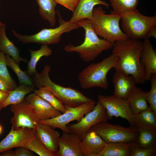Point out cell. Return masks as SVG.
<instances>
[{"label": "cell", "instance_id": "cell-1", "mask_svg": "<svg viewBox=\"0 0 156 156\" xmlns=\"http://www.w3.org/2000/svg\"><path fill=\"white\" fill-rule=\"evenodd\" d=\"M142 47V42L130 39L117 41L112 47V53L118 57L114 68L116 71L133 76L136 84L146 81L140 60Z\"/></svg>", "mask_w": 156, "mask_h": 156}, {"label": "cell", "instance_id": "cell-2", "mask_svg": "<svg viewBox=\"0 0 156 156\" xmlns=\"http://www.w3.org/2000/svg\"><path fill=\"white\" fill-rule=\"evenodd\" d=\"M50 66H46L42 72L36 73L31 77L35 87H46L64 105L76 107L86 103H93L94 100L85 96L79 91L70 87H66L53 82L49 77Z\"/></svg>", "mask_w": 156, "mask_h": 156}, {"label": "cell", "instance_id": "cell-3", "mask_svg": "<svg viewBox=\"0 0 156 156\" xmlns=\"http://www.w3.org/2000/svg\"><path fill=\"white\" fill-rule=\"evenodd\" d=\"M78 22L85 30L84 41L78 46L66 45L64 47L66 52L77 53L82 60L89 62L94 60L103 51L112 48L113 44L98 37L93 29L90 20L84 19Z\"/></svg>", "mask_w": 156, "mask_h": 156}, {"label": "cell", "instance_id": "cell-4", "mask_svg": "<svg viewBox=\"0 0 156 156\" xmlns=\"http://www.w3.org/2000/svg\"><path fill=\"white\" fill-rule=\"evenodd\" d=\"M120 15L112 11L110 14H106L100 5L94 8L92 18L90 20L96 34L113 44L117 41L129 39L120 27Z\"/></svg>", "mask_w": 156, "mask_h": 156}, {"label": "cell", "instance_id": "cell-5", "mask_svg": "<svg viewBox=\"0 0 156 156\" xmlns=\"http://www.w3.org/2000/svg\"><path fill=\"white\" fill-rule=\"evenodd\" d=\"M118 57L112 53L101 61L92 63L83 69L79 74L78 79L81 88L87 89L98 87L107 89L109 86L107 75L114 68Z\"/></svg>", "mask_w": 156, "mask_h": 156}, {"label": "cell", "instance_id": "cell-6", "mask_svg": "<svg viewBox=\"0 0 156 156\" xmlns=\"http://www.w3.org/2000/svg\"><path fill=\"white\" fill-rule=\"evenodd\" d=\"M56 14L58 15L59 25L56 28H44L38 33L31 35H21L13 30L12 31V34L18 41L23 44L34 43L48 45L58 43L63 33L81 27L78 22L74 23L69 21L63 20L58 10L56 11Z\"/></svg>", "mask_w": 156, "mask_h": 156}, {"label": "cell", "instance_id": "cell-7", "mask_svg": "<svg viewBox=\"0 0 156 156\" xmlns=\"http://www.w3.org/2000/svg\"><path fill=\"white\" fill-rule=\"evenodd\" d=\"M120 16L123 32L130 39H144L150 29L156 26V16H145L137 9L124 13Z\"/></svg>", "mask_w": 156, "mask_h": 156}, {"label": "cell", "instance_id": "cell-8", "mask_svg": "<svg viewBox=\"0 0 156 156\" xmlns=\"http://www.w3.org/2000/svg\"><path fill=\"white\" fill-rule=\"evenodd\" d=\"M89 131L99 135L106 143H130L135 141L138 135L137 130L135 127L113 125L107 121L98 123L92 127Z\"/></svg>", "mask_w": 156, "mask_h": 156}, {"label": "cell", "instance_id": "cell-9", "mask_svg": "<svg viewBox=\"0 0 156 156\" xmlns=\"http://www.w3.org/2000/svg\"><path fill=\"white\" fill-rule=\"evenodd\" d=\"M96 104L90 103H83L76 107L65 105V112L53 118L40 120L38 122L49 125L53 128H58L63 132L68 133L67 125L70 122H79L84 116L91 111Z\"/></svg>", "mask_w": 156, "mask_h": 156}, {"label": "cell", "instance_id": "cell-10", "mask_svg": "<svg viewBox=\"0 0 156 156\" xmlns=\"http://www.w3.org/2000/svg\"><path fill=\"white\" fill-rule=\"evenodd\" d=\"M109 119L105 109L98 100L93 109L86 114L85 117L76 123L68 124L67 127L68 133L76 134L82 139L92 127Z\"/></svg>", "mask_w": 156, "mask_h": 156}, {"label": "cell", "instance_id": "cell-11", "mask_svg": "<svg viewBox=\"0 0 156 156\" xmlns=\"http://www.w3.org/2000/svg\"><path fill=\"white\" fill-rule=\"evenodd\" d=\"M98 101L105 109L109 119L113 116L127 120L134 127L133 115L126 99L113 95H99Z\"/></svg>", "mask_w": 156, "mask_h": 156}, {"label": "cell", "instance_id": "cell-12", "mask_svg": "<svg viewBox=\"0 0 156 156\" xmlns=\"http://www.w3.org/2000/svg\"><path fill=\"white\" fill-rule=\"evenodd\" d=\"M10 108L14 114L10 120L12 128L35 129L38 120L32 108L25 99L19 103L11 105Z\"/></svg>", "mask_w": 156, "mask_h": 156}, {"label": "cell", "instance_id": "cell-13", "mask_svg": "<svg viewBox=\"0 0 156 156\" xmlns=\"http://www.w3.org/2000/svg\"><path fill=\"white\" fill-rule=\"evenodd\" d=\"M35 129L21 128L14 129L11 128L8 135L0 142V153L5 150L25 146L35 136Z\"/></svg>", "mask_w": 156, "mask_h": 156}, {"label": "cell", "instance_id": "cell-14", "mask_svg": "<svg viewBox=\"0 0 156 156\" xmlns=\"http://www.w3.org/2000/svg\"><path fill=\"white\" fill-rule=\"evenodd\" d=\"M81 140L76 134L63 132L59 139L55 156H84L80 148Z\"/></svg>", "mask_w": 156, "mask_h": 156}, {"label": "cell", "instance_id": "cell-15", "mask_svg": "<svg viewBox=\"0 0 156 156\" xmlns=\"http://www.w3.org/2000/svg\"><path fill=\"white\" fill-rule=\"evenodd\" d=\"M53 128L49 125L38 122L35 128V136L49 151L55 155L60 134Z\"/></svg>", "mask_w": 156, "mask_h": 156}, {"label": "cell", "instance_id": "cell-16", "mask_svg": "<svg viewBox=\"0 0 156 156\" xmlns=\"http://www.w3.org/2000/svg\"><path fill=\"white\" fill-rule=\"evenodd\" d=\"M25 99L32 108L38 121L52 118L62 113L34 92L26 96Z\"/></svg>", "mask_w": 156, "mask_h": 156}, {"label": "cell", "instance_id": "cell-17", "mask_svg": "<svg viewBox=\"0 0 156 156\" xmlns=\"http://www.w3.org/2000/svg\"><path fill=\"white\" fill-rule=\"evenodd\" d=\"M144 39L140 60L147 81L152 75L156 74V52L149 39Z\"/></svg>", "mask_w": 156, "mask_h": 156}, {"label": "cell", "instance_id": "cell-18", "mask_svg": "<svg viewBox=\"0 0 156 156\" xmlns=\"http://www.w3.org/2000/svg\"><path fill=\"white\" fill-rule=\"evenodd\" d=\"M112 81L114 86L113 95L124 99H127L136 86L133 76L118 71L114 73Z\"/></svg>", "mask_w": 156, "mask_h": 156}, {"label": "cell", "instance_id": "cell-19", "mask_svg": "<svg viewBox=\"0 0 156 156\" xmlns=\"http://www.w3.org/2000/svg\"><path fill=\"white\" fill-rule=\"evenodd\" d=\"M98 5H103L107 8L110 6L107 2L101 0H79L69 21L76 23L84 19L91 20L94 7Z\"/></svg>", "mask_w": 156, "mask_h": 156}, {"label": "cell", "instance_id": "cell-20", "mask_svg": "<svg viewBox=\"0 0 156 156\" xmlns=\"http://www.w3.org/2000/svg\"><path fill=\"white\" fill-rule=\"evenodd\" d=\"M105 144L99 135L89 131L81 139L80 148L84 156H97L104 148Z\"/></svg>", "mask_w": 156, "mask_h": 156}, {"label": "cell", "instance_id": "cell-21", "mask_svg": "<svg viewBox=\"0 0 156 156\" xmlns=\"http://www.w3.org/2000/svg\"><path fill=\"white\" fill-rule=\"evenodd\" d=\"M5 27V24L0 27V51L11 57L18 65L21 61L27 62V59L20 56L19 50L7 37Z\"/></svg>", "mask_w": 156, "mask_h": 156}, {"label": "cell", "instance_id": "cell-22", "mask_svg": "<svg viewBox=\"0 0 156 156\" xmlns=\"http://www.w3.org/2000/svg\"><path fill=\"white\" fill-rule=\"evenodd\" d=\"M146 93L142 88L136 86L126 99L134 114L149 108Z\"/></svg>", "mask_w": 156, "mask_h": 156}, {"label": "cell", "instance_id": "cell-23", "mask_svg": "<svg viewBox=\"0 0 156 156\" xmlns=\"http://www.w3.org/2000/svg\"><path fill=\"white\" fill-rule=\"evenodd\" d=\"M134 127L136 129H156V113L149 108L133 115Z\"/></svg>", "mask_w": 156, "mask_h": 156}, {"label": "cell", "instance_id": "cell-24", "mask_svg": "<svg viewBox=\"0 0 156 156\" xmlns=\"http://www.w3.org/2000/svg\"><path fill=\"white\" fill-rule=\"evenodd\" d=\"M35 90V87L25 84H21L14 89L8 91L9 93L6 100L0 105V107L5 108L9 105L15 104L22 101L25 96Z\"/></svg>", "mask_w": 156, "mask_h": 156}, {"label": "cell", "instance_id": "cell-25", "mask_svg": "<svg viewBox=\"0 0 156 156\" xmlns=\"http://www.w3.org/2000/svg\"><path fill=\"white\" fill-rule=\"evenodd\" d=\"M97 156H131L129 143H105L104 148Z\"/></svg>", "mask_w": 156, "mask_h": 156}, {"label": "cell", "instance_id": "cell-26", "mask_svg": "<svg viewBox=\"0 0 156 156\" xmlns=\"http://www.w3.org/2000/svg\"><path fill=\"white\" fill-rule=\"evenodd\" d=\"M39 7V13L42 18L51 26L56 22L55 11L57 3L54 0H36Z\"/></svg>", "mask_w": 156, "mask_h": 156}, {"label": "cell", "instance_id": "cell-27", "mask_svg": "<svg viewBox=\"0 0 156 156\" xmlns=\"http://www.w3.org/2000/svg\"><path fill=\"white\" fill-rule=\"evenodd\" d=\"M31 58L28 62L26 71L31 77L37 72L36 66L40 59L43 56L48 57L52 53V51L47 45H42L40 49L36 51L30 49Z\"/></svg>", "mask_w": 156, "mask_h": 156}, {"label": "cell", "instance_id": "cell-28", "mask_svg": "<svg viewBox=\"0 0 156 156\" xmlns=\"http://www.w3.org/2000/svg\"><path fill=\"white\" fill-rule=\"evenodd\" d=\"M138 135L135 144L139 147L148 148L156 145V129L148 128L136 129Z\"/></svg>", "mask_w": 156, "mask_h": 156}, {"label": "cell", "instance_id": "cell-29", "mask_svg": "<svg viewBox=\"0 0 156 156\" xmlns=\"http://www.w3.org/2000/svg\"><path fill=\"white\" fill-rule=\"evenodd\" d=\"M35 90L34 92L46 101L55 109L62 113L66 110L65 105L46 87H41Z\"/></svg>", "mask_w": 156, "mask_h": 156}, {"label": "cell", "instance_id": "cell-30", "mask_svg": "<svg viewBox=\"0 0 156 156\" xmlns=\"http://www.w3.org/2000/svg\"><path fill=\"white\" fill-rule=\"evenodd\" d=\"M5 61L7 66L11 68L17 75L19 83L34 87L33 80L26 71L22 70L19 65L10 57L5 55Z\"/></svg>", "mask_w": 156, "mask_h": 156}, {"label": "cell", "instance_id": "cell-31", "mask_svg": "<svg viewBox=\"0 0 156 156\" xmlns=\"http://www.w3.org/2000/svg\"><path fill=\"white\" fill-rule=\"evenodd\" d=\"M113 12L116 14H121L135 10L139 0H109Z\"/></svg>", "mask_w": 156, "mask_h": 156}, {"label": "cell", "instance_id": "cell-32", "mask_svg": "<svg viewBox=\"0 0 156 156\" xmlns=\"http://www.w3.org/2000/svg\"><path fill=\"white\" fill-rule=\"evenodd\" d=\"M25 146L40 156H55V153L49 151L35 136L29 140Z\"/></svg>", "mask_w": 156, "mask_h": 156}, {"label": "cell", "instance_id": "cell-33", "mask_svg": "<svg viewBox=\"0 0 156 156\" xmlns=\"http://www.w3.org/2000/svg\"><path fill=\"white\" fill-rule=\"evenodd\" d=\"M5 61V55L0 51V75L7 82L11 90L18 86L16 82L11 77L8 70Z\"/></svg>", "mask_w": 156, "mask_h": 156}, {"label": "cell", "instance_id": "cell-34", "mask_svg": "<svg viewBox=\"0 0 156 156\" xmlns=\"http://www.w3.org/2000/svg\"><path fill=\"white\" fill-rule=\"evenodd\" d=\"M131 148V156H155L156 155V145L145 148L136 145L134 141L129 143Z\"/></svg>", "mask_w": 156, "mask_h": 156}, {"label": "cell", "instance_id": "cell-35", "mask_svg": "<svg viewBox=\"0 0 156 156\" xmlns=\"http://www.w3.org/2000/svg\"><path fill=\"white\" fill-rule=\"evenodd\" d=\"M150 80L151 88L150 91L146 92V99L149 108L156 113V74L152 75Z\"/></svg>", "mask_w": 156, "mask_h": 156}, {"label": "cell", "instance_id": "cell-36", "mask_svg": "<svg viewBox=\"0 0 156 156\" xmlns=\"http://www.w3.org/2000/svg\"><path fill=\"white\" fill-rule=\"evenodd\" d=\"M34 152L25 146L16 148L13 151V156H34Z\"/></svg>", "mask_w": 156, "mask_h": 156}, {"label": "cell", "instance_id": "cell-37", "mask_svg": "<svg viewBox=\"0 0 156 156\" xmlns=\"http://www.w3.org/2000/svg\"><path fill=\"white\" fill-rule=\"evenodd\" d=\"M57 3L64 6L71 11H74L79 0H54Z\"/></svg>", "mask_w": 156, "mask_h": 156}, {"label": "cell", "instance_id": "cell-38", "mask_svg": "<svg viewBox=\"0 0 156 156\" xmlns=\"http://www.w3.org/2000/svg\"><path fill=\"white\" fill-rule=\"evenodd\" d=\"M0 90L7 92L11 90V89L6 81L0 75Z\"/></svg>", "mask_w": 156, "mask_h": 156}, {"label": "cell", "instance_id": "cell-39", "mask_svg": "<svg viewBox=\"0 0 156 156\" xmlns=\"http://www.w3.org/2000/svg\"><path fill=\"white\" fill-rule=\"evenodd\" d=\"M156 38V26L151 28L147 33L146 38L149 39L151 37Z\"/></svg>", "mask_w": 156, "mask_h": 156}, {"label": "cell", "instance_id": "cell-40", "mask_svg": "<svg viewBox=\"0 0 156 156\" xmlns=\"http://www.w3.org/2000/svg\"><path fill=\"white\" fill-rule=\"evenodd\" d=\"M8 95V91H4L0 90V105L6 100Z\"/></svg>", "mask_w": 156, "mask_h": 156}, {"label": "cell", "instance_id": "cell-41", "mask_svg": "<svg viewBox=\"0 0 156 156\" xmlns=\"http://www.w3.org/2000/svg\"><path fill=\"white\" fill-rule=\"evenodd\" d=\"M0 156H13V151L12 149L5 150L0 153Z\"/></svg>", "mask_w": 156, "mask_h": 156}, {"label": "cell", "instance_id": "cell-42", "mask_svg": "<svg viewBox=\"0 0 156 156\" xmlns=\"http://www.w3.org/2000/svg\"><path fill=\"white\" fill-rule=\"evenodd\" d=\"M3 131V127L0 124V135H1Z\"/></svg>", "mask_w": 156, "mask_h": 156}, {"label": "cell", "instance_id": "cell-43", "mask_svg": "<svg viewBox=\"0 0 156 156\" xmlns=\"http://www.w3.org/2000/svg\"><path fill=\"white\" fill-rule=\"evenodd\" d=\"M4 24L1 21H0V27L3 25Z\"/></svg>", "mask_w": 156, "mask_h": 156}, {"label": "cell", "instance_id": "cell-44", "mask_svg": "<svg viewBox=\"0 0 156 156\" xmlns=\"http://www.w3.org/2000/svg\"><path fill=\"white\" fill-rule=\"evenodd\" d=\"M2 108H3L2 107H0V110H1Z\"/></svg>", "mask_w": 156, "mask_h": 156}, {"label": "cell", "instance_id": "cell-45", "mask_svg": "<svg viewBox=\"0 0 156 156\" xmlns=\"http://www.w3.org/2000/svg\"></svg>", "mask_w": 156, "mask_h": 156}]
</instances>
